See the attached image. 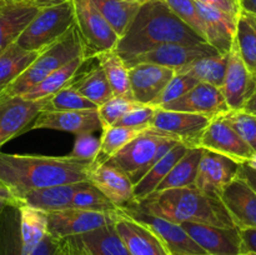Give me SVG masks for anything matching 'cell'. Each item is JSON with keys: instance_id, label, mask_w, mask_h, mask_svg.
<instances>
[{"instance_id": "obj_3", "label": "cell", "mask_w": 256, "mask_h": 255, "mask_svg": "<svg viewBox=\"0 0 256 255\" xmlns=\"http://www.w3.org/2000/svg\"><path fill=\"white\" fill-rule=\"evenodd\" d=\"M142 212L169 222H198L220 228H236L218 195L196 188H178L154 192L148 199L132 204Z\"/></svg>"}, {"instance_id": "obj_40", "label": "cell", "mask_w": 256, "mask_h": 255, "mask_svg": "<svg viewBox=\"0 0 256 255\" xmlns=\"http://www.w3.org/2000/svg\"><path fill=\"white\" fill-rule=\"evenodd\" d=\"M164 2L182 22L192 28L195 32H198L205 40L206 30H205L204 22H202V16L198 12L195 0H164Z\"/></svg>"}, {"instance_id": "obj_19", "label": "cell", "mask_w": 256, "mask_h": 255, "mask_svg": "<svg viewBox=\"0 0 256 255\" xmlns=\"http://www.w3.org/2000/svg\"><path fill=\"white\" fill-rule=\"evenodd\" d=\"M32 129H50L79 135L82 132H96L102 130L98 109L72 110V112H39L32 125Z\"/></svg>"}, {"instance_id": "obj_49", "label": "cell", "mask_w": 256, "mask_h": 255, "mask_svg": "<svg viewBox=\"0 0 256 255\" xmlns=\"http://www.w3.org/2000/svg\"><path fill=\"white\" fill-rule=\"evenodd\" d=\"M238 178L244 180L250 188L256 192V169L248 165L246 162L240 164L239 172H238Z\"/></svg>"}, {"instance_id": "obj_35", "label": "cell", "mask_w": 256, "mask_h": 255, "mask_svg": "<svg viewBox=\"0 0 256 255\" xmlns=\"http://www.w3.org/2000/svg\"><path fill=\"white\" fill-rule=\"evenodd\" d=\"M18 210L20 214L22 246H34L49 235L46 212L25 204L20 205Z\"/></svg>"}, {"instance_id": "obj_58", "label": "cell", "mask_w": 256, "mask_h": 255, "mask_svg": "<svg viewBox=\"0 0 256 255\" xmlns=\"http://www.w3.org/2000/svg\"><path fill=\"white\" fill-rule=\"evenodd\" d=\"M248 254H249V255H256L255 252H248Z\"/></svg>"}, {"instance_id": "obj_32", "label": "cell", "mask_w": 256, "mask_h": 255, "mask_svg": "<svg viewBox=\"0 0 256 255\" xmlns=\"http://www.w3.org/2000/svg\"><path fill=\"white\" fill-rule=\"evenodd\" d=\"M108 24L120 38L126 32L142 4L126 0H92Z\"/></svg>"}, {"instance_id": "obj_8", "label": "cell", "mask_w": 256, "mask_h": 255, "mask_svg": "<svg viewBox=\"0 0 256 255\" xmlns=\"http://www.w3.org/2000/svg\"><path fill=\"white\" fill-rule=\"evenodd\" d=\"M48 232L55 240L79 236L85 232L109 224H115L122 215V210L116 212H95V210L68 209L46 212Z\"/></svg>"}, {"instance_id": "obj_41", "label": "cell", "mask_w": 256, "mask_h": 255, "mask_svg": "<svg viewBox=\"0 0 256 255\" xmlns=\"http://www.w3.org/2000/svg\"><path fill=\"white\" fill-rule=\"evenodd\" d=\"M222 118L240 135V138L256 152V115L244 110H230L222 115Z\"/></svg>"}, {"instance_id": "obj_48", "label": "cell", "mask_w": 256, "mask_h": 255, "mask_svg": "<svg viewBox=\"0 0 256 255\" xmlns=\"http://www.w3.org/2000/svg\"><path fill=\"white\" fill-rule=\"evenodd\" d=\"M0 204L9 205V206L16 208V209L20 206V204H22L19 198L12 192V190L9 188V185L5 184L2 179H0Z\"/></svg>"}, {"instance_id": "obj_45", "label": "cell", "mask_w": 256, "mask_h": 255, "mask_svg": "<svg viewBox=\"0 0 256 255\" xmlns=\"http://www.w3.org/2000/svg\"><path fill=\"white\" fill-rule=\"evenodd\" d=\"M155 112H156V106H154V105L140 104L132 110H130L128 114H125L115 125L149 130L152 126V119H154Z\"/></svg>"}, {"instance_id": "obj_9", "label": "cell", "mask_w": 256, "mask_h": 255, "mask_svg": "<svg viewBox=\"0 0 256 255\" xmlns=\"http://www.w3.org/2000/svg\"><path fill=\"white\" fill-rule=\"evenodd\" d=\"M212 118L185 112H172L156 108L150 130L172 138L190 148L199 146L202 132Z\"/></svg>"}, {"instance_id": "obj_7", "label": "cell", "mask_w": 256, "mask_h": 255, "mask_svg": "<svg viewBox=\"0 0 256 255\" xmlns=\"http://www.w3.org/2000/svg\"><path fill=\"white\" fill-rule=\"evenodd\" d=\"M75 25L84 42L88 59L116 48L119 36L102 18L92 0H72Z\"/></svg>"}, {"instance_id": "obj_34", "label": "cell", "mask_w": 256, "mask_h": 255, "mask_svg": "<svg viewBox=\"0 0 256 255\" xmlns=\"http://www.w3.org/2000/svg\"><path fill=\"white\" fill-rule=\"evenodd\" d=\"M102 132V134L100 136V140H102L100 150L95 160L92 162V166L104 164L108 159H110L112 155L116 154L125 145L129 144L132 140H134L135 138H138L142 132H148V130L112 125V126H104Z\"/></svg>"}, {"instance_id": "obj_2", "label": "cell", "mask_w": 256, "mask_h": 255, "mask_svg": "<svg viewBox=\"0 0 256 255\" xmlns=\"http://www.w3.org/2000/svg\"><path fill=\"white\" fill-rule=\"evenodd\" d=\"M170 42L202 44L206 42L182 22L164 0H148L140 6L115 50L126 62L136 55Z\"/></svg>"}, {"instance_id": "obj_22", "label": "cell", "mask_w": 256, "mask_h": 255, "mask_svg": "<svg viewBox=\"0 0 256 255\" xmlns=\"http://www.w3.org/2000/svg\"><path fill=\"white\" fill-rule=\"evenodd\" d=\"M42 8L35 0H0V52L15 44Z\"/></svg>"}, {"instance_id": "obj_16", "label": "cell", "mask_w": 256, "mask_h": 255, "mask_svg": "<svg viewBox=\"0 0 256 255\" xmlns=\"http://www.w3.org/2000/svg\"><path fill=\"white\" fill-rule=\"evenodd\" d=\"M48 98L29 100L12 96L0 100V146L16 136L44 110Z\"/></svg>"}, {"instance_id": "obj_53", "label": "cell", "mask_w": 256, "mask_h": 255, "mask_svg": "<svg viewBox=\"0 0 256 255\" xmlns=\"http://www.w3.org/2000/svg\"><path fill=\"white\" fill-rule=\"evenodd\" d=\"M242 110L250 112V114L256 115V88H255L254 92H252V95L250 96V99L248 100V102L245 104V106L242 108Z\"/></svg>"}, {"instance_id": "obj_30", "label": "cell", "mask_w": 256, "mask_h": 255, "mask_svg": "<svg viewBox=\"0 0 256 255\" xmlns=\"http://www.w3.org/2000/svg\"><path fill=\"white\" fill-rule=\"evenodd\" d=\"M94 58H96L99 62V66L104 72L114 95L132 100L129 82V68L125 64L122 58L118 54L116 50L112 49L99 52Z\"/></svg>"}, {"instance_id": "obj_57", "label": "cell", "mask_w": 256, "mask_h": 255, "mask_svg": "<svg viewBox=\"0 0 256 255\" xmlns=\"http://www.w3.org/2000/svg\"><path fill=\"white\" fill-rule=\"evenodd\" d=\"M238 255H249V254H248V252H240V254H238Z\"/></svg>"}, {"instance_id": "obj_23", "label": "cell", "mask_w": 256, "mask_h": 255, "mask_svg": "<svg viewBox=\"0 0 256 255\" xmlns=\"http://www.w3.org/2000/svg\"><path fill=\"white\" fill-rule=\"evenodd\" d=\"M115 229L132 255H170L159 236L150 228L132 219L122 210L115 222Z\"/></svg>"}, {"instance_id": "obj_50", "label": "cell", "mask_w": 256, "mask_h": 255, "mask_svg": "<svg viewBox=\"0 0 256 255\" xmlns=\"http://www.w3.org/2000/svg\"><path fill=\"white\" fill-rule=\"evenodd\" d=\"M242 240L244 252L256 254V229H239Z\"/></svg>"}, {"instance_id": "obj_5", "label": "cell", "mask_w": 256, "mask_h": 255, "mask_svg": "<svg viewBox=\"0 0 256 255\" xmlns=\"http://www.w3.org/2000/svg\"><path fill=\"white\" fill-rule=\"evenodd\" d=\"M179 142L172 138L158 134L149 129L125 145L104 164L122 170L130 178L132 184H135L162 155Z\"/></svg>"}, {"instance_id": "obj_55", "label": "cell", "mask_w": 256, "mask_h": 255, "mask_svg": "<svg viewBox=\"0 0 256 255\" xmlns=\"http://www.w3.org/2000/svg\"><path fill=\"white\" fill-rule=\"evenodd\" d=\"M246 164L250 165V166H252V168H254V169H256V152H254V155H252V158L249 160V162H246Z\"/></svg>"}, {"instance_id": "obj_18", "label": "cell", "mask_w": 256, "mask_h": 255, "mask_svg": "<svg viewBox=\"0 0 256 255\" xmlns=\"http://www.w3.org/2000/svg\"><path fill=\"white\" fill-rule=\"evenodd\" d=\"M239 168V162L230 158L202 149L194 188L220 196L222 189L238 176Z\"/></svg>"}, {"instance_id": "obj_10", "label": "cell", "mask_w": 256, "mask_h": 255, "mask_svg": "<svg viewBox=\"0 0 256 255\" xmlns=\"http://www.w3.org/2000/svg\"><path fill=\"white\" fill-rule=\"evenodd\" d=\"M122 210L132 219L150 228L159 236L170 255H208L180 224L148 214L132 205L122 208Z\"/></svg>"}, {"instance_id": "obj_26", "label": "cell", "mask_w": 256, "mask_h": 255, "mask_svg": "<svg viewBox=\"0 0 256 255\" xmlns=\"http://www.w3.org/2000/svg\"><path fill=\"white\" fill-rule=\"evenodd\" d=\"M84 182H85L32 189L25 192L20 200H22V204L36 208L45 212L68 209V208H72V198Z\"/></svg>"}, {"instance_id": "obj_27", "label": "cell", "mask_w": 256, "mask_h": 255, "mask_svg": "<svg viewBox=\"0 0 256 255\" xmlns=\"http://www.w3.org/2000/svg\"><path fill=\"white\" fill-rule=\"evenodd\" d=\"M190 146L179 142L175 146H172L166 154L162 155L146 172L144 176L134 184V204L135 202H140L142 200L148 199L158 185L162 182L168 172L172 170V168L176 164L178 160L188 152Z\"/></svg>"}, {"instance_id": "obj_56", "label": "cell", "mask_w": 256, "mask_h": 255, "mask_svg": "<svg viewBox=\"0 0 256 255\" xmlns=\"http://www.w3.org/2000/svg\"><path fill=\"white\" fill-rule=\"evenodd\" d=\"M126 2H138V4H144V2H146L148 0H126Z\"/></svg>"}, {"instance_id": "obj_36", "label": "cell", "mask_w": 256, "mask_h": 255, "mask_svg": "<svg viewBox=\"0 0 256 255\" xmlns=\"http://www.w3.org/2000/svg\"><path fill=\"white\" fill-rule=\"evenodd\" d=\"M72 85L82 96L94 102L96 106H100L110 98L114 96L112 86L99 65L84 72L76 82L72 80Z\"/></svg>"}, {"instance_id": "obj_43", "label": "cell", "mask_w": 256, "mask_h": 255, "mask_svg": "<svg viewBox=\"0 0 256 255\" xmlns=\"http://www.w3.org/2000/svg\"><path fill=\"white\" fill-rule=\"evenodd\" d=\"M196 84L198 82L194 78L189 76V75L175 72L172 79L168 82L165 89L162 90V94L156 98V100H155L152 105L158 108L160 106V105L168 104V102H172V100L179 99L180 96L186 94L189 90H192Z\"/></svg>"}, {"instance_id": "obj_4", "label": "cell", "mask_w": 256, "mask_h": 255, "mask_svg": "<svg viewBox=\"0 0 256 255\" xmlns=\"http://www.w3.org/2000/svg\"><path fill=\"white\" fill-rule=\"evenodd\" d=\"M85 55V46L76 25H72L66 34L39 52L36 59L0 94V100L22 96L42 79L72 60ZM88 58V56H86Z\"/></svg>"}, {"instance_id": "obj_28", "label": "cell", "mask_w": 256, "mask_h": 255, "mask_svg": "<svg viewBox=\"0 0 256 255\" xmlns=\"http://www.w3.org/2000/svg\"><path fill=\"white\" fill-rule=\"evenodd\" d=\"M202 154V148H189L188 152L178 160L176 164L168 172L162 182L158 185L154 192L178 189V188H194Z\"/></svg>"}, {"instance_id": "obj_54", "label": "cell", "mask_w": 256, "mask_h": 255, "mask_svg": "<svg viewBox=\"0 0 256 255\" xmlns=\"http://www.w3.org/2000/svg\"><path fill=\"white\" fill-rule=\"evenodd\" d=\"M36 2H39L42 6H49V5H54V4H59V2H65V0H35Z\"/></svg>"}, {"instance_id": "obj_39", "label": "cell", "mask_w": 256, "mask_h": 255, "mask_svg": "<svg viewBox=\"0 0 256 255\" xmlns=\"http://www.w3.org/2000/svg\"><path fill=\"white\" fill-rule=\"evenodd\" d=\"M72 208L95 210V212H116L115 206L96 186L90 182H85L82 186L75 192L72 202Z\"/></svg>"}, {"instance_id": "obj_13", "label": "cell", "mask_w": 256, "mask_h": 255, "mask_svg": "<svg viewBox=\"0 0 256 255\" xmlns=\"http://www.w3.org/2000/svg\"><path fill=\"white\" fill-rule=\"evenodd\" d=\"M215 54H219V52L208 42H202V44L170 42V44H162L149 52L136 55L132 59L128 60L125 64L129 68L138 62H150V64L172 68L176 72L194 60Z\"/></svg>"}, {"instance_id": "obj_46", "label": "cell", "mask_w": 256, "mask_h": 255, "mask_svg": "<svg viewBox=\"0 0 256 255\" xmlns=\"http://www.w3.org/2000/svg\"><path fill=\"white\" fill-rule=\"evenodd\" d=\"M59 248V240H55L50 235L38 242L34 246H22L20 255H55Z\"/></svg>"}, {"instance_id": "obj_31", "label": "cell", "mask_w": 256, "mask_h": 255, "mask_svg": "<svg viewBox=\"0 0 256 255\" xmlns=\"http://www.w3.org/2000/svg\"><path fill=\"white\" fill-rule=\"evenodd\" d=\"M229 54V52H228ZM228 54H215L210 56L200 58L190 64L185 65L175 72L189 75L198 82H206L220 88L224 80L225 70L228 64Z\"/></svg>"}, {"instance_id": "obj_11", "label": "cell", "mask_w": 256, "mask_h": 255, "mask_svg": "<svg viewBox=\"0 0 256 255\" xmlns=\"http://www.w3.org/2000/svg\"><path fill=\"white\" fill-rule=\"evenodd\" d=\"M256 88V72L249 70L242 62L236 42H232L228 54V64L224 80L220 86L230 110H242Z\"/></svg>"}, {"instance_id": "obj_20", "label": "cell", "mask_w": 256, "mask_h": 255, "mask_svg": "<svg viewBox=\"0 0 256 255\" xmlns=\"http://www.w3.org/2000/svg\"><path fill=\"white\" fill-rule=\"evenodd\" d=\"M88 180L119 209L134 204V184L122 170L108 164L92 165Z\"/></svg>"}, {"instance_id": "obj_44", "label": "cell", "mask_w": 256, "mask_h": 255, "mask_svg": "<svg viewBox=\"0 0 256 255\" xmlns=\"http://www.w3.org/2000/svg\"><path fill=\"white\" fill-rule=\"evenodd\" d=\"M100 144L102 140L95 135V132H82L75 138L74 146L69 156L74 159L86 160V162H94L100 150Z\"/></svg>"}, {"instance_id": "obj_14", "label": "cell", "mask_w": 256, "mask_h": 255, "mask_svg": "<svg viewBox=\"0 0 256 255\" xmlns=\"http://www.w3.org/2000/svg\"><path fill=\"white\" fill-rule=\"evenodd\" d=\"M180 225L208 255H238L244 252L238 228H220L198 222H182Z\"/></svg>"}, {"instance_id": "obj_15", "label": "cell", "mask_w": 256, "mask_h": 255, "mask_svg": "<svg viewBox=\"0 0 256 255\" xmlns=\"http://www.w3.org/2000/svg\"><path fill=\"white\" fill-rule=\"evenodd\" d=\"M158 108L164 110H172V112L202 114L212 119L230 112L220 88L206 84V82H198L192 90H189L179 99L172 100Z\"/></svg>"}, {"instance_id": "obj_17", "label": "cell", "mask_w": 256, "mask_h": 255, "mask_svg": "<svg viewBox=\"0 0 256 255\" xmlns=\"http://www.w3.org/2000/svg\"><path fill=\"white\" fill-rule=\"evenodd\" d=\"M175 70L150 62H138L129 66V82L132 100L139 104L152 105L162 94Z\"/></svg>"}, {"instance_id": "obj_6", "label": "cell", "mask_w": 256, "mask_h": 255, "mask_svg": "<svg viewBox=\"0 0 256 255\" xmlns=\"http://www.w3.org/2000/svg\"><path fill=\"white\" fill-rule=\"evenodd\" d=\"M75 24L72 0L44 6L20 34L15 44L29 52H42Z\"/></svg>"}, {"instance_id": "obj_29", "label": "cell", "mask_w": 256, "mask_h": 255, "mask_svg": "<svg viewBox=\"0 0 256 255\" xmlns=\"http://www.w3.org/2000/svg\"><path fill=\"white\" fill-rule=\"evenodd\" d=\"M88 58L85 55H82V56L72 60L68 64H65L64 66L59 68L58 70L52 72V74L48 75L39 84L35 85L34 88H32L29 92H26L22 96L29 100H39L44 99V98H49L54 92H59L60 89L65 88L66 85L72 84L78 70L82 66V64Z\"/></svg>"}, {"instance_id": "obj_51", "label": "cell", "mask_w": 256, "mask_h": 255, "mask_svg": "<svg viewBox=\"0 0 256 255\" xmlns=\"http://www.w3.org/2000/svg\"><path fill=\"white\" fill-rule=\"evenodd\" d=\"M55 255H84L70 239H62L59 240V248Z\"/></svg>"}, {"instance_id": "obj_47", "label": "cell", "mask_w": 256, "mask_h": 255, "mask_svg": "<svg viewBox=\"0 0 256 255\" xmlns=\"http://www.w3.org/2000/svg\"><path fill=\"white\" fill-rule=\"evenodd\" d=\"M202 4L209 5V6L219 9L222 12H226V14L232 15V16H239L240 14V5L238 0H195Z\"/></svg>"}, {"instance_id": "obj_12", "label": "cell", "mask_w": 256, "mask_h": 255, "mask_svg": "<svg viewBox=\"0 0 256 255\" xmlns=\"http://www.w3.org/2000/svg\"><path fill=\"white\" fill-rule=\"evenodd\" d=\"M199 148L224 155L239 164L249 162L255 152L228 124L222 115L212 119L200 138Z\"/></svg>"}, {"instance_id": "obj_21", "label": "cell", "mask_w": 256, "mask_h": 255, "mask_svg": "<svg viewBox=\"0 0 256 255\" xmlns=\"http://www.w3.org/2000/svg\"><path fill=\"white\" fill-rule=\"evenodd\" d=\"M220 199L238 229H256V192L244 180L235 178L220 192Z\"/></svg>"}, {"instance_id": "obj_52", "label": "cell", "mask_w": 256, "mask_h": 255, "mask_svg": "<svg viewBox=\"0 0 256 255\" xmlns=\"http://www.w3.org/2000/svg\"><path fill=\"white\" fill-rule=\"evenodd\" d=\"M240 10L256 16V0H238Z\"/></svg>"}, {"instance_id": "obj_24", "label": "cell", "mask_w": 256, "mask_h": 255, "mask_svg": "<svg viewBox=\"0 0 256 255\" xmlns=\"http://www.w3.org/2000/svg\"><path fill=\"white\" fill-rule=\"evenodd\" d=\"M196 8L205 24L206 42L220 54H228L235 39L238 18L198 2Z\"/></svg>"}, {"instance_id": "obj_37", "label": "cell", "mask_w": 256, "mask_h": 255, "mask_svg": "<svg viewBox=\"0 0 256 255\" xmlns=\"http://www.w3.org/2000/svg\"><path fill=\"white\" fill-rule=\"evenodd\" d=\"M234 40L242 62L249 70L256 72V16L240 12Z\"/></svg>"}, {"instance_id": "obj_42", "label": "cell", "mask_w": 256, "mask_h": 255, "mask_svg": "<svg viewBox=\"0 0 256 255\" xmlns=\"http://www.w3.org/2000/svg\"><path fill=\"white\" fill-rule=\"evenodd\" d=\"M138 105H140L139 102L132 99H126V98L116 96V95L110 98L108 102L98 106V114L102 122V128L115 125L125 114H128Z\"/></svg>"}, {"instance_id": "obj_25", "label": "cell", "mask_w": 256, "mask_h": 255, "mask_svg": "<svg viewBox=\"0 0 256 255\" xmlns=\"http://www.w3.org/2000/svg\"><path fill=\"white\" fill-rule=\"evenodd\" d=\"M84 255H132L118 234L115 224L95 229L79 236L68 238Z\"/></svg>"}, {"instance_id": "obj_33", "label": "cell", "mask_w": 256, "mask_h": 255, "mask_svg": "<svg viewBox=\"0 0 256 255\" xmlns=\"http://www.w3.org/2000/svg\"><path fill=\"white\" fill-rule=\"evenodd\" d=\"M40 52H29L12 44L0 52V94L36 59Z\"/></svg>"}, {"instance_id": "obj_1", "label": "cell", "mask_w": 256, "mask_h": 255, "mask_svg": "<svg viewBox=\"0 0 256 255\" xmlns=\"http://www.w3.org/2000/svg\"><path fill=\"white\" fill-rule=\"evenodd\" d=\"M92 165V162L74 159L69 155L42 156L0 152V179L22 199L32 189L89 182L88 172Z\"/></svg>"}, {"instance_id": "obj_59", "label": "cell", "mask_w": 256, "mask_h": 255, "mask_svg": "<svg viewBox=\"0 0 256 255\" xmlns=\"http://www.w3.org/2000/svg\"><path fill=\"white\" fill-rule=\"evenodd\" d=\"M15 2H22V0H15Z\"/></svg>"}, {"instance_id": "obj_38", "label": "cell", "mask_w": 256, "mask_h": 255, "mask_svg": "<svg viewBox=\"0 0 256 255\" xmlns=\"http://www.w3.org/2000/svg\"><path fill=\"white\" fill-rule=\"evenodd\" d=\"M96 105L82 96L72 84L54 92L46 99L44 110L48 112H72V110H95ZM42 110V112H44Z\"/></svg>"}]
</instances>
